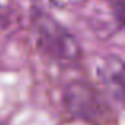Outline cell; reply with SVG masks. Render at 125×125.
<instances>
[{"label":"cell","mask_w":125,"mask_h":125,"mask_svg":"<svg viewBox=\"0 0 125 125\" xmlns=\"http://www.w3.org/2000/svg\"><path fill=\"white\" fill-rule=\"evenodd\" d=\"M33 25L38 46L48 55L57 60H74L79 57L81 51L74 37L57 21L43 13H37L33 16Z\"/></svg>","instance_id":"obj_1"},{"label":"cell","mask_w":125,"mask_h":125,"mask_svg":"<svg viewBox=\"0 0 125 125\" xmlns=\"http://www.w3.org/2000/svg\"><path fill=\"white\" fill-rule=\"evenodd\" d=\"M67 106L73 116H81L84 119H92L101 111V103L94 89L85 84H71L67 90Z\"/></svg>","instance_id":"obj_2"},{"label":"cell","mask_w":125,"mask_h":125,"mask_svg":"<svg viewBox=\"0 0 125 125\" xmlns=\"http://www.w3.org/2000/svg\"><path fill=\"white\" fill-rule=\"evenodd\" d=\"M113 13L117 19L119 27L124 25V14H125V0H113Z\"/></svg>","instance_id":"obj_3"}]
</instances>
